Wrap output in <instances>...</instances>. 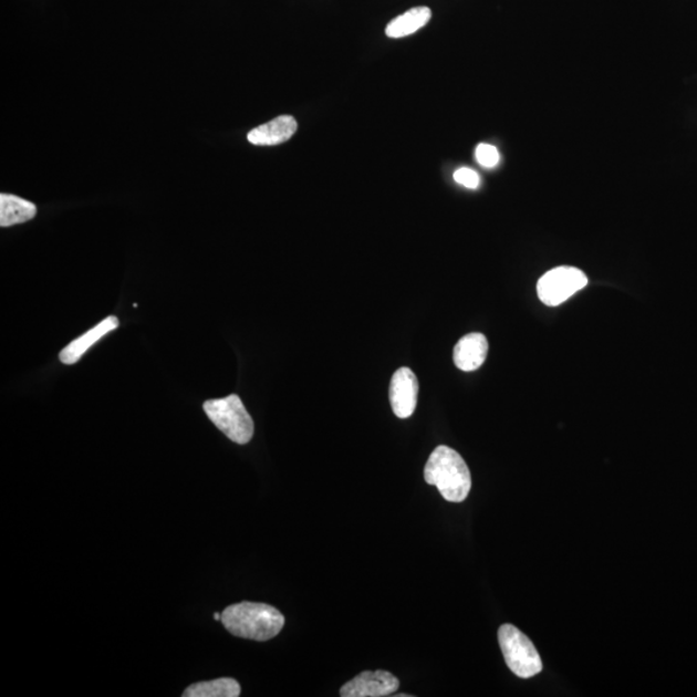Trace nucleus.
<instances>
[{
	"instance_id": "9",
	"label": "nucleus",
	"mask_w": 697,
	"mask_h": 697,
	"mask_svg": "<svg viewBox=\"0 0 697 697\" xmlns=\"http://www.w3.org/2000/svg\"><path fill=\"white\" fill-rule=\"evenodd\" d=\"M119 327L118 318L112 315L105 318V320L95 327L85 332L84 335L75 339L73 343H70L66 347L62 348L60 353V361L64 364H74L80 362L85 352L93 345L98 343L101 339Z\"/></svg>"
},
{
	"instance_id": "2",
	"label": "nucleus",
	"mask_w": 697,
	"mask_h": 697,
	"mask_svg": "<svg viewBox=\"0 0 697 697\" xmlns=\"http://www.w3.org/2000/svg\"><path fill=\"white\" fill-rule=\"evenodd\" d=\"M425 482L436 486L447 501L462 502L471 490L467 462L455 449L439 446L434 449L424 470Z\"/></svg>"
},
{
	"instance_id": "13",
	"label": "nucleus",
	"mask_w": 697,
	"mask_h": 697,
	"mask_svg": "<svg viewBox=\"0 0 697 697\" xmlns=\"http://www.w3.org/2000/svg\"><path fill=\"white\" fill-rule=\"evenodd\" d=\"M240 686L236 679L220 678L199 682L185 689L184 697H238Z\"/></svg>"
},
{
	"instance_id": "3",
	"label": "nucleus",
	"mask_w": 697,
	"mask_h": 697,
	"mask_svg": "<svg viewBox=\"0 0 697 697\" xmlns=\"http://www.w3.org/2000/svg\"><path fill=\"white\" fill-rule=\"evenodd\" d=\"M205 413L216 428L238 445H247L253 437L254 425L243 402L237 394L227 398L209 399L204 405Z\"/></svg>"
},
{
	"instance_id": "6",
	"label": "nucleus",
	"mask_w": 697,
	"mask_h": 697,
	"mask_svg": "<svg viewBox=\"0 0 697 697\" xmlns=\"http://www.w3.org/2000/svg\"><path fill=\"white\" fill-rule=\"evenodd\" d=\"M399 679L385 670L362 672L341 687L343 697H383L397 693Z\"/></svg>"
},
{
	"instance_id": "1",
	"label": "nucleus",
	"mask_w": 697,
	"mask_h": 697,
	"mask_svg": "<svg viewBox=\"0 0 697 697\" xmlns=\"http://www.w3.org/2000/svg\"><path fill=\"white\" fill-rule=\"evenodd\" d=\"M221 622L236 637L266 642L281 633L285 620L267 603L242 602L225 608Z\"/></svg>"
},
{
	"instance_id": "14",
	"label": "nucleus",
	"mask_w": 697,
	"mask_h": 697,
	"mask_svg": "<svg viewBox=\"0 0 697 697\" xmlns=\"http://www.w3.org/2000/svg\"><path fill=\"white\" fill-rule=\"evenodd\" d=\"M476 157L480 166L485 168H493L499 165L500 154L495 146L488 144H479L476 149Z\"/></svg>"
},
{
	"instance_id": "7",
	"label": "nucleus",
	"mask_w": 697,
	"mask_h": 697,
	"mask_svg": "<svg viewBox=\"0 0 697 697\" xmlns=\"http://www.w3.org/2000/svg\"><path fill=\"white\" fill-rule=\"evenodd\" d=\"M389 397L393 413L399 418L413 416L417 406L418 382L413 371L402 367L392 377Z\"/></svg>"
},
{
	"instance_id": "16",
	"label": "nucleus",
	"mask_w": 697,
	"mask_h": 697,
	"mask_svg": "<svg viewBox=\"0 0 697 697\" xmlns=\"http://www.w3.org/2000/svg\"><path fill=\"white\" fill-rule=\"evenodd\" d=\"M221 616L222 614H219V612H216V614L214 615L216 622H221Z\"/></svg>"
},
{
	"instance_id": "8",
	"label": "nucleus",
	"mask_w": 697,
	"mask_h": 697,
	"mask_svg": "<svg viewBox=\"0 0 697 697\" xmlns=\"http://www.w3.org/2000/svg\"><path fill=\"white\" fill-rule=\"evenodd\" d=\"M297 132V119L291 115H281L260 127L253 128L247 135V139L256 146H275L289 142Z\"/></svg>"
},
{
	"instance_id": "11",
	"label": "nucleus",
	"mask_w": 697,
	"mask_h": 697,
	"mask_svg": "<svg viewBox=\"0 0 697 697\" xmlns=\"http://www.w3.org/2000/svg\"><path fill=\"white\" fill-rule=\"evenodd\" d=\"M37 206L12 194H0V227L8 228L33 220Z\"/></svg>"
},
{
	"instance_id": "15",
	"label": "nucleus",
	"mask_w": 697,
	"mask_h": 697,
	"mask_svg": "<svg viewBox=\"0 0 697 697\" xmlns=\"http://www.w3.org/2000/svg\"><path fill=\"white\" fill-rule=\"evenodd\" d=\"M455 181L468 189H477L480 184L479 175L470 168L457 169L454 174Z\"/></svg>"
},
{
	"instance_id": "4",
	"label": "nucleus",
	"mask_w": 697,
	"mask_h": 697,
	"mask_svg": "<svg viewBox=\"0 0 697 697\" xmlns=\"http://www.w3.org/2000/svg\"><path fill=\"white\" fill-rule=\"evenodd\" d=\"M499 643L509 669L521 678H531L542 670L541 657L533 643L514 625L500 627Z\"/></svg>"
},
{
	"instance_id": "12",
	"label": "nucleus",
	"mask_w": 697,
	"mask_h": 697,
	"mask_svg": "<svg viewBox=\"0 0 697 697\" xmlns=\"http://www.w3.org/2000/svg\"><path fill=\"white\" fill-rule=\"evenodd\" d=\"M431 19L429 7H415L387 23L385 33L393 39L413 35L423 29Z\"/></svg>"
},
{
	"instance_id": "5",
	"label": "nucleus",
	"mask_w": 697,
	"mask_h": 697,
	"mask_svg": "<svg viewBox=\"0 0 697 697\" xmlns=\"http://www.w3.org/2000/svg\"><path fill=\"white\" fill-rule=\"evenodd\" d=\"M587 277L576 268L560 267L548 271L538 283L539 299L548 306H558L584 289Z\"/></svg>"
},
{
	"instance_id": "10",
	"label": "nucleus",
	"mask_w": 697,
	"mask_h": 697,
	"mask_svg": "<svg viewBox=\"0 0 697 697\" xmlns=\"http://www.w3.org/2000/svg\"><path fill=\"white\" fill-rule=\"evenodd\" d=\"M488 353L487 339L482 333H469L455 346L454 362L465 372L476 371L485 363Z\"/></svg>"
}]
</instances>
